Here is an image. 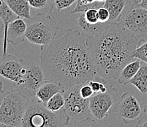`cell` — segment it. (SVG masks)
<instances>
[{"label": "cell", "instance_id": "cell-1", "mask_svg": "<svg viewBox=\"0 0 147 127\" xmlns=\"http://www.w3.org/2000/svg\"><path fill=\"white\" fill-rule=\"evenodd\" d=\"M86 38L78 29H67L59 39L41 46L40 64L45 81L60 84L67 90L96 78Z\"/></svg>", "mask_w": 147, "mask_h": 127}, {"label": "cell", "instance_id": "cell-2", "mask_svg": "<svg viewBox=\"0 0 147 127\" xmlns=\"http://www.w3.org/2000/svg\"><path fill=\"white\" fill-rule=\"evenodd\" d=\"M143 43L118 23H111L100 34L87 37L86 43L96 76L105 80H117L125 65L135 59V51Z\"/></svg>", "mask_w": 147, "mask_h": 127}, {"label": "cell", "instance_id": "cell-3", "mask_svg": "<svg viewBox=\"0 0 147 127\" xmlns=\"http://www.w3.org/2000/svg\"><path fill=\"white\" fill-rule=\"evenodd\" d=\"M69 124L65 107L52 112L35 96L28 99L21 127H59L67 126Z\"/></svg>", "mask_w": 147, "mask_h": 127}, {"label": "cell", "instance_id": "cell-4", "mask_svg": "<svg viewBox=\"0 0 147 127\" xmlns=\"http://www.w3.org/2000/svg\"><path fill=\"white\" fill-rule=\"evenodd\" d=\"M82 83L74 85L64 92L65 109L69 118V126H100L93 117L89 109V99L81 96Z\"/></svg>", "mask_w": 147, "mask_h": 127}, {"label": "cell", "instance_id": "cell-5", "mask_svg": "<svg viewBox=\"0 0 147 127\" xmlns=\"http://www.w3.org/2000/svg\"><path fill=\"white\" fill-rule=\"evenodd\" d=\"M26 39L40 46L48 45L53 41L59 29L57 21L51 14L39 13L26 19Z\"/></svg>", "mask_w": 147, "mask_h": 127}, {"label": "cell", "instance_id": "cell-6", "mask_svg": "<svg viewBox=\"0 0 147 127\" xmlns=\"http://www.w3.org/2000/svg\"><path fill=\"white\" fill-rule=\"evenodd\" d=\"M28 99L18 89L7 92L0 104V122L7 126H21Z\"/></svg>", "mask_w": 147, "mask_h": 127}, {"label": "cell", "instance_id": "cell-7", "mask_svg": "<svg viewBox=\"0 0 147 127\" xmlns=\"http://www.w3.org/2000/svg\"><path fill=\"white\" fill-rule=\"evenodd\" d=\"M117 23L141 38L147 41V9L129 1Z\"/></svg>", "mask_w": 147, "mask_h": 127}, {"label": "cell", "instance_id": "cell-8", "mask_svg": "<svg viewBox=\"0 0 147 127\" xmlns=\"http://www.w3.org/2000/svg\"><path fill=\"white\" fill-rule=\"evenodd\" d=\"M119 91L112 85H108V90L105 93L94 94L89 98V109L92 116L100 124L108 118V114L113 107Z\"/></svg>", "mask_w": 147, "mask_h": 127}, {"label": "cell", "instance_id": "cell-9", "mask_svg": "<svg viewBox=\"0 0 147 127\" xmlns=\"http://www.w3.org/2000/svg\"><path fill=\"white\" fill-rule=\"evenodd\" d=\"M114 113L125 124L138 122L143 117V111L138 101L128 92L121 95L114 106Z\"/></svg>", "mask_w": 147, "mask_h": 127}, {"label": "cell", "instance_id": "cell-10", "mask_svg": "<svg viewBox=\"0 0 147 127\" xmlns=\"http://www.w3.org/2000/svg\"><path fill=\"white\" fill-rule=\"evenodd\" d=\"M45 81L41 67L34 62L26 64V71L23 79L16 85L18 89L25 97L29 98L36 96L37 90Z\"/></svg>", "mask_w": 147, "mask_h": 127}, {"label": "cell", "instance_id": "cell-11", "mask_svg": "<svg viewBox=\"0 0 147 127\" xmlns=\"http://www.w3.org/2000/svg\"><path fill=\"white\" fill-rule=\"evenodd\" d=\"M26 71V64L20 57L7 54L0 58V76L16 85L21 82Z\"/></svg>", "mask_w": 147, "mask_h": 127}, {"label": "cell", "instance_id": "cell-12", "mask_svg": "<svg viewBox=\"0 0 147 127\" xmlns=\"http://www.w3.org/2000/svg\"><path fill=\"white\" fill-rule=\"evenodd\" d=\"M26 28L27 24L24 18H18L10 22L7 33V42L14 46L24 42L26 39Z\"/></svg>", "mask_w": 147, "mask_h": 127}, {"label": "cell", "instance_id": "cell-13", "mask_svg": "<svg viewBox=\"0 0 147 127\" xmlns=\"http://www.w3.org/2000/svg\"><path fill=\"white\" fill-rule=\"evenodd\" d=\"M110 24V22L108 21V22H105V23L99 22L95 24H91L88 23L85 19L84 12L80 13L79 16L77 20L78 30L81 32L83 34L85 35L86 37H92V36L100 34L103 30H105Z\"/></svg>", "mask_w": 147, "mask_h": 127}, {"label": "cell", "instance_id": "cell-14", "mask_svg": "<svg viewBox=\"0 0 147 127\" xmlns=\"http://www.w3.org/2000/svg\"><path fill=\"white\" fill-rule=\"evenodd\" d=\"M65 89L60 84L54 81H45L38 89L36 97L39 98L45 105L55 94L58 93H64Z\"/></svg>", "mask_w": 147, "mask_h": 127}, {"label": "cell", "instance_id": "cell-15", "mask_svg": "<svg viewBox=\"0 0 147 127\" xmlns=\"http://www.w3.org/2000/svg\"><path fill=\"white\" fill-rule=\"evenodd\" d=\"M141 65V60L135 58L128 62L122 69L117 78V81L120 85H127L129 84L130 81L136 75Z\"/></svg>", "mask_w": 147, "mask_h": 127}, {"label": "cell", "instance_id": "cell-16", "mask_svg": "<svg viewBox=\"0 0 147 127\" xmlns=\"http://www.w3.org/2000/svg\"><path fill=\"white\" fill-rule=\"evenodd\" d=\"M129 0H106L103 7L110 13V23H117Z\"/></svg>", "mask_w": 147, "mask_h": 127}, {"label": "cell", "instance_id": "cell-17", "mask_svg": "<svg viewBox=\"0 0 147 127\" xmlns=\"http://www.w3.org/2000/svg\"><path fill=\"white\" fill-rule=\"evenodd\" d=\"M0 17L3 19L5 24V29H6V33H5V41L2 45V55H5L7 54V28L10 22L14 21L15 19L19 18L16 14H15L9 6L7 5L5 0H0Z\"/></svg>", "mask_w": 147, "mask_h": 127}, {"label": "cell", "instance_id": "cell-18", "mask_svg": "<svg viewBox=\"0 0 147 127\" xmlns=\"http://www.w3.org/2000/svg\"><path fill=\"white\" fill-rule=\"evenodd\" d=\"M7 5L19 18L29 19L31 18L30 5L28 0H5Z\"/></svg>", "mask_w": 147, "mask_h": 127}, {"label": "cell", "instance_id": "cell-19", "mask_svg": "<svg viewBox=\"0 0 147 127\" xmlns=\"http://www.w3.org/2000/svg\"><path fill=\"white\" fill-rule=\"evenodd\" d=\"M129 84L134 85L142 94L147 95V63L141 61V68Z\"/></svg>", "mask_w": 147, "mask_h": 127}, {"label": "cell", "instance_id": "cell-20", "mask_svg": "<svg viewBox=\"0 0 147 127\" xmlns=\"http://www.w3.org/2000/svg\"><path fill=\"white\" fill-rule=\"evenodd\" d=\"M104 2L97 0H78L76 6L71 13H80L90 8L99 9L103 7Z\"/></svg>", "mask_w": 147, "mask_h": 127}, {"label": "cell", "instance_id": "cell-21", "mask_svg": "<svg viewBox=\"0 0 147 127\" xmlns=\"http://www.w3.org/2000/svg\"><path fill=\"white\" fill-rule=\"evenodd\" d=\"M45 106L52 112H57L63 109L65 106V98L64 93H58L54 95L48 101Z\"/></svg>", "mask_w": 147, "mask_h": 127}, {"label": "cell", "instance_id": "cell-22", "mask_svg": "<svg viewBox=\"0 0 147 127\" xmlns=\"http://www.w3.org/2000/svg\"><path fill=\"white\" fill-rule=\"evenodd\" d=\"M30 6L38 10H45V14H51L53 7L55 6L54 0H28Z\"/></svg>", "mask_w": 147, "mask_h": 127}, {"label": "cell", "instance_id": "cell-23", "mask_svg": "<svg viewBox=\"0 0 147 127\" xmlns=\"http://www.w3.org/2000/svg\"><path fill=\"white\" fill-rule=\"evenodd\" d=\"M84 13V16L85 19L88 23L91 24H95L100 22L98 14V9L96 8H90L89 10H86Z\"/></svg>", "mask_w": 147, "mask_h": 127}, {"label": "cell", "instance_id": "cell-24", "mask_svg": "<svg viewBox=\"0 0 147 127\" xmlns=\"http://www.w3.org/2000/svg\"><path fill=\"white\" fill-rule=\"evenodd\" d=\"M133 57L147 63V41L143 43L136 49Z\"/></svg>", "mask_w": 147, "mask_h": 127}, {"label": "cell", "instance_id": "cell-25", "mask_svg": "<svg viewBox=\"0 0 147 127\" xmlns=\"http://www.w3.org/2000/svg\"><path fill=\"white\" fill-rule=\"evenodd\" d=\"M80 93H81V96H82L83 98H86V99H89L92 96L94 95L92 88L88 84V81L82 84L81 89H80Z\"/></svg>", "mask_w": 147, "mask_h": 127}, {"label": "cell", "instance_id": "cell-26", "mask_svg": "<svg viewBox=\"0 0 147 127\" xmlns=\"http://www.w3.org/2000/svg\"><path fill=\"white\" fill-rule=\"evenodd\" d=\"M77 1L78 0H54L55 7H57L58 12H60L63 9L68 8Z\"/></svg>", "mask_w": 147, "mask_h": 127}, {"label": "cell", "instance_id": "cell-27", "mask_svg": "<svg viewBox=\"0 0 147 127\" xmlns=\"http://www.w3.org/2000/svg\"><path fill=\"white\" fill-rule=\"evenodd\" d=\"M98 14L100 22L105 23V22H108L110 20V13L104 7L98 9Z\"/></svg>", "mask_w": 147, "mask_h": 127}, {"label": "cell", "instance_id": "cell-28", "mask_svg": "<svg viewBox=\"0 0 147 127\" xmlns=\"http://www.w3.org/2000/svg\"><path fill=\"white\" fill-rule=\"evenodd\" d=\"M5 33H6L5 24L3 19L0 17V45H3L5 38Z\"/></svg>", "mask_w": 147, "mask_h": 127}, {"label": "cell", "instance_id": "cell-29", "mask_svg": "<svg viewBox=\"0 0 147 127\" xmlns=\"http://www.w3.org/2000/svg\"><path fill=\"white\" fill-rule=\"evenodd\" d=\"M7 92L4 90L3 88V83H2V81L0 80V104H1V102H2V99L4 98L5 96L6 95Z\"/></svg>", "mask_w": 147, "mask_h": 127}, {"label": "cell", "instance_id": "cell-30", "mask_svg": "<svg viewBox=\"0 0 147 127\" xmlns=\"http://www.w3.org/2000/svg\"><path fill=\"white\" fill-rule=\"evenodd\" d=\"M137 126H141V127H147V120L143 121L142 120H140V121L138 122V124H136Z\"/></svg>", "mask_w": 147, "mask_h": 127}, {"label": "cell", "instance_id": "cell-31", "mask_svg": "<svg viewBox=\"0 0 147 127\" xmlns=\"http://www.w3.org/2000/svg\"><path fill=\"white\" fill-rule=\"evenodd\" d=\"M138 5L140 7H141L147 9V0H141V2H139Z\"/></svg>", "mask_w": 147, "mask_h": 127}, {"label": "cell", "instance_id": "cell-32", "mask_svg": "<svg viewBox=\"0 0 147 127\" xmlns=\"http://www.w3.org/2000/svg\"><path fill=\"white\" fill-rule=\"evenodd\" d=\"M133 3H135V4H138L139 2H141V0H133Z\"/></svg>", "mask_w": 147, "mask_h": 127}, {"label": "cell", "instance_id": "cell-33", "mask_svg": "<svg viewBox=\"0 0 147 127\" xmlns=\"http://www.w3.org/2000/svg\"><path fill=\"white\" fill-rule=\"evenodd\" d=\"M144 113H145L146 114H147V104H146V105L145 107H144Z\"/></svg>", "mask_w": 147, "mask_h": 127}, {"label": "cell", "instance_id": "cell-34", "mask_svg": "<svg viewBox=\"0 0 147 127\" xmlns=\"http://www.w3.org/2000/svg\"><path fill=\"white\" fill-rule=\"evenodd\" d=\"M2 126H7L5 125V124H3V123L0 122V127H2Z\"/></svg>", "mask_w": 147, "mask_h": 127}, {"label": "cell", "instance_id": "cell-35", "mask_svg": "<svg viewBox=\"0 0 147 127\" xmlns=\"http://www.w3.org/2000/svg\"><path fill=\"white\" fill-rule=\"evenodd\" d=\"M97 1H100V2H105L106 0H97Z\"/></svg>", "mask_w": 147, "mask_h": 127}]
</instances>
